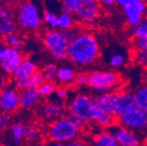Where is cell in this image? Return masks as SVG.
<instances>
[{
	"label": "cell",
	"mask_w": 147,
	"mask_h": 146,
	"mask_svg": "<svg viewBox=\"0 0 147 146\" xmlns=\"http://www.w3.org/2000/svg\"><path fill=\"white\" fill-rule=\"evenodd\" d=\"M24 59L20 49L8 46L5 59L0 63V67L5 74L12 75L23 62Z\"/></svg>",
	"instance_id": "14"
},
{
	"label": "cell",
	"mask_w": 147,
	"mask_h": 146,
	"mask_svg": "<svg viewBox=\"0 0 147 146\" xmlns=\"http://www.w3.org/2000/svg\"><path fill=\"white\" fill-rule=\"evenodd\" d=\"M25 130L26 125L20 122H12L10 127V140L11 142L5 143V146H18L23 138H25Z\"/></svg>",
	"instance_id": "21"
},
{
	"label": "cell",
	"mask_w": 147,
	"mask_h": 146,
	"mask_svg": "<svg viewBox=\"0 0 147 146\" xmlns=\"http://www.w3.org/2000/svg\"><path fill=\"white\" fill-rule=\"evenodd\" d=\"M141 1H143V0H117V5L123 8L124 6L134 5V4L139 3Z\"/></svg>",
	"instance_id": "41"
},
{
	"label": "cell",
	"mask_w": 147,
	"mask_h": 146,
	"mask_svg": "<svg viewBox=\"0 0 147 146\" xmlns=\"http://www.w3.org/2000/svg\"><path fill=\"white\" fill-rule=\"evenodd\" d=\"M112 89H109V88H104V87H95V88H91V93L93 94L94 97L102 96L105 94H108L109 92H112Z\"/></svg>",
	"instance_id": "39"
},
{
	"label": "cell",
	"mask_w": 147,
	"mask_h": 146,
	"mask_svg": "<svg viewBox=\"0 0 147 146\" xmlns=\"http://www.w3.org/2000/svg\"><path fill=\"white\" fill-rule=\"evenodd\" d=\"M67 109L74 115L82 118L85 122H92L96 107L95 97L86 93H79L67 99Z\"/></svg>",
	"instance_id": "6"
},
{
	"label": "cell",
	"mask_w": 147,
	"mask_h": 146,
	"mask_svg": "<svg viewBox=\"0 0 147 146\" xmlns=\"http://www.w3.org/2000/svg\"><path fill=\"white\" fill-rule=\"evenodd\" d=\"M40 137V131L36 127L32 125H26L25 130V138L29 141H36Z\"/></svg>",
	"instance_id": "33"
},
{
	"label": "cell",
	"mask_w": 147,
	"mask_h": 146,
	"mask_svg": "<svg viewBox=\"0 0 147 146\" xmlns=\"http://www.w3.org/2000/svg\"><path fill=\"white\" fill-rule=\"evenodd\" d=\"M91 146H118L117 142L109 129L96 133L91 142Z\"/></svg>",
	"instance_id": "20"
},
{
	"label": "cell",
	"mask_w": 147,
	"mask_h": 146,
	"mask_svg": "<svg viewBox=\"0 0 147 146\" xmlns=\"http://www.w3.org/2000/svg\"><path fill=\"white\" fill-rule=\"evenodd\" d=\"M12 119L10 114L0 113V132L5 131L11 126Z\"/></svg>",
	"instance_id": "34"
},
{
	"label": "cell",
	"mask_w": 147,
	"mask_h": 146,
	"mask_svg": "<svg viewBox=\"0 0 147 146\" xmlns=\"http://www.w3.org/2000/svg\"><path fill=\"white\" fill-rule=\"evenodd\" d=\"M67 110V107L62 102L51 101L41 106L40 114L43 119L53 122L66 116Z\"/></svg>",
	"instance_id": "13"
},
{
	"label": "cell",
	"mask_w": 147,
	"mask_h": 146,
	"mask_svg": "<svg viewBox=\"0 0 147 146\" xmlns=\"http://www.w3.org/2000/svg\"><path fill=\"white\" fill-rule=\"evenodd\" d=\"M133 61L138 65L147 67V50L134 49L132 52Z\"/></svg>",
	"instance_id": "30"
},
{
	"label": "cell",
	"mask_w": 147,
	"mask_h": 146,
	"mask_svg": "<svg viewBox=\"0 0 147 146\" xmlns=\"http://www.w3.org/2000/svg\"><path fill=\"white\" fill-rule=\"evenodd\" d=\"M116 96H117V92H113V91L102 96H96L95 97L96 105L98 108L103 109V110H106L113 114L115 103H116Z\"/></svg>",
	"instance_id": "22"
},
{
	"label": "cell",
	"mask_w": 147,
	"mask_h": 146,
	"mask_svg": "<svg viewBox=\"0 0 147 146\" xmlns=\"http://www.w3.org/2000/svg\"><path fill=\"white\" fill-rule=\"evenodd\" d=\"M17 24L29 32L38 30L42 24V15L35 3L26 0L18 5L15 12Z\"/></svg>",
	"instance_id": "2"
},
{
	"label": "cell",
	"mask_w": 147,
	"mask_h": 146,
	"mask_svg": "<svg viewBox=\"0 0 147 146\" xmlns=\"http://www.w3.org/2000/svg\"><path fill=\"white\" fill-rule=\"evenodd\" d=\"M127 63V56L123 51H114L109 53L107 64L111 68H120Z\"/></svg>",
	"instance_id": "24"
},
{
	"label": "cell",
	"mask_w": 147,
	"mask_h": 146,
	"mask_svg": "<svg viewBox=\"0 0 147 146\" xmlns=\"http://www.w3.org/2000/svg\"><path fill=\"white\" fill-rule=\"evenodd\" d=\"M20 93L13 87H6L0 92V110L11 114L20 108Z\"/></svg>",
	"instance_id": "10"
},
{
	"label": "cell",
	"mask_w": 147,
	"mask_h": 146,
	"mask_svg": "<svg viewBox=\"0 0 147 146\" xmlns=\"http://www.w3.org/2000/svg\"><path fill=\"white\" fill-rule=\"evenodd\" d=\"M100 56V45L96 36L89 32L80 31L70 43L67 59L78 67L93 65Z\"/></svg>",
	"instance_id": "1"
},
{
	"label": "cell",
	"mask_w": 147,
	"mask_h": 146,
	"mask_svg": "<svg viewBox=\"0 0 147 146\" xmlns=\"http://www.w3.org/2000/svg\"><path fill=\"white\" fill-rule=\"evenodd\" d=\"M66 117L67 118V120H68L74 126L76 127L79 131L82 130L83 128H84L86 122H85L82 118H80L79 116H77L76 115H74V114L68 112V113H67Z\"/></svg>",
	"instance_id": "35"
},
{
	"label": "cell",
	"mask_w": 147,
	"mask_h": 146,
	"mask_svg": "<svg viewBox=\"0 0 147 146\" xmlns=\"http://www.w3.org/2000/svg\"><path fill=\"white\" fill-rule=\"evenodd\" d=\"M37 70L35 62L31 59H24L23 62L12 74V79L18 90H26L30 87V77Z\"/></svg>",
	"instance_id": "9"
},
{
	"label": "cell",
	"mask_w": 147,
	"mask_h": 146,
	"mask_svg": "<svg viewBox=\"0 0 147 146\" xmlns=\"http://www.w3.org/2000/svg\"><path fill=\"white\" fill-rule=\"evenodd\" d=\"M29 81H30V87H31L38 88L45 81V78H44V75H43L42 70L37 69L32 75V76L30 77Z\"/></svg>",
	"instance_id": "32"
},
{
	"label": "cell",
	"mask_w": 147,
	"mask_h": 146,
	"mask_svg": "<svg viewBox=\"0 0 147 146\" xmlns=\"http://www.w3.org/2000/svg\"><path fill=\"white\" fill-rule=\"evenodd\" d=\"M77 74L75 67L69 65H62L58 67L55 81L60 86L67 87L75 82Z\"/></svg>",
	"instance_id": "18"
},
{
	"label": "cell",
	"mask_w": 147,
	"mask_h": 146,
	"mask_svg": "<svg viewBox=\"0 0 147 146\" xmlns=\"http://www.w3.org/2000/svg\"><path fill=\"white\" fill-rule=\"evenodd\" d=\"M101 10L99 0H78L73 13L76 19L82 23H93L100 16Z\"/></svg>",
	"instance_id": "8"
},
{
	"label": "cell",
	"mask_w": 147,
	"mask_h": 146,
	"mask_svg": "<svg viewBox=\"0 0 147 146\" xmlns=\"http://www.w3.org/2000/svg\"><path fill=\"white\" fill-rule=\"evenodd\" d=\"M40 96L38 93L37 88L29 87L20 92V108L25 110L33 108L40 102Z\"/></svg>",
	"instance_id": "17"
},
{
	"label": "cell",
	"mask_w": 147,
	"mask_h": 146,
	"mask_svg": "<svg viewBox=\"0 0 147 146\" xmlns=\"http://www.w3.org/2000/svg\"><path fill=\"white\" fill-rule=\"evenodd\" d=\"M46 134L50 141L60 142L66 144L78 138L80 131L64 116L51 122L47 128Z\"/></svg>",
	"instance_id": "4"
},
{
	"label": "cell",
	"mask_w": 147,
	"mask_h": 146,
	"mask_svg": "<svg viewBox=\"0 0 147 146\" xmlns=\"http://www.w3.org/2000/svg\"><path fill=\"white\" fill-rule=\"evenodd\" d=\"M88 86L90 88L104 87L114 89L122 82L121 76L115 71L94 70L88 73Z\"/></svg>",
	"instance_id": "7"
},
{
	"label": "cell",
	"mask_w": 147,
	"mask_h": 146,
	"mask_svg": "<svg viewBox=\"0 0 147 146\" xmlns=\"http://www.w3.org/2000/svg\"><path fill=\"white\" fill-rule=\"evenodd\" d=\"M9 1H16V0H9Z\"/></svg>",
	"instance_id": "47"
},
{
	"label": "cell",
	"mask_w": 147,
	"mask_h": 146,
	"mask_svg": "<svg viewBox=\"0 0 147 146\" xmlns=\"http://www.w3.org/2000/svg\"><path fill=\"white\" fill-rule=\"evenodd\" d=\"M100 3L102 8L109 10L112 9L115 5H117V0H100Z\"/></svg>",
	"instance_id": "42"
},
{
	"label": "cell",
	"mask_w": 147,
	"mask_h": 146,
	"mask_svg": "<svg viewBox=\"0 0 147 146\" xmlns=\"http://www.w3.org/2000/svg\"><path fill=\"white\" fill-rule=\"evenodd\" d=\"M59 17V27L58 29L61 31H67L69 29H72L75 27V16L71 11H68L67 9H63L61 15L58 16Z\"/></svg>",
	"instance_id": "23"
},
{
	"label": "cell",
	"mask_w": 147,
	"mask_h": 146,
	"mask_svg": "<svg viewBox=\"0 0 147 146\" xmlns=\"http://www.w3.org/2000/svg\"><path fill=\"white\" fill-rule=\"evenodd\" d=\"M47 146H66L65 143H60V142H54V141H50L47 144Z\"/></svg>",
	"instance_id": "45"
},
{
	"label": "cell",
	"mask_w": 147,
	"mask_h": 146,
	"mask_svg": "<svg viewBox=\"0 0 147 146\" xmlns=\"http://www.w3.org/2000/svg\"><path fill=\"white\" fill-rule=\"evenodd\" d=\"M1 6H2V5H1V4H0V9H1Z\"/></svg>",
	"instance_id": "48"
},
{
	"label": "cell",
	"mask_w": 147,
	"mask_h": 146,
	"mask_svg": "<svg viewBox=\"0 0 147 146\" xmlns=\"http://www.w3.org/2000/svg\"><path fill=\"white\" fill-rule=\"evenodd\" d=\"M146 138H147V136H146Z\"/></svg>",
	"instance_id": "49"
},
{
	"label": "cell",
	"mask_w": 147,
	"mask_h": 146,
	"mask_svg": "<svg viewBox=\"0 0 147 146\" xmlns=\"http://www.w3.org/2000/svg\"><path fill=\"white\" fill-rule=\"evenodd\" d=\"M16 26L15 13L10 7L2 5L0 9V35L5 37L7 34L14 32Z\"/></svg>",
	"instance_id": "15"
},
{
	"label": "cell",
	"mask_w": 147,
	"mask_h": 146,
	"mask_svg": "<svg viewBox=\"0 0 147 146\" xmlns=\"http://www.w3.org/2000/svg\"><path fill=\"white\" fill-rule=\"evenodd\" d=\"M42 21L49 26L50 30H56L59 27L58 15L53 13L50 11H45L42 13Z\"/></svg>",
	"instance_id": "28"
},
{
	"label": "cell",
	"mask_w": 147,
	"mask_h": 146,
	"mask_svg": "<svg viewBox=\"0 0 147 146\" xmlns=\"http://www.w3.org/2000/svg\"><path fill=\"white\" fill-rule=\"evenodd\" d=\"M6 87H5V81H3V79L2 78H0V92L3 90V89H5Z\"/></svg>",
	"instance_id": "46"
},
{
	"label": "cell",
	"mask_w": 147,
	"mask_h": 146,
	"mask_svg": "<svg viewBox=\"0 0 147 146\" xmlns=\"http://www.w3.org/2000/svg\"><path fill=\"white\" fill-rule=\"evenodd\" d=\"M37 90H38V93L41 98H47L55 94V92H56V86H55L54 82L45 81L37 88Z\"/></svg>",
	"instance_id": "27"
},
{
	"label": "cell",
	"mask_w": 147,
	"mask_h": 146,
	"mask_svg": "<svg viewBox=\"0 0 147 146\" xmlns=\"http://www.w3.org/2000/svg\"><path fill=\"white\" fill-rule=\"evenodd\" d=\"M58 66L55 63H48L44 69L42 70L45 81L53 82L55 81V76H56V73L58 70Z\"/></svg>",
	"instance_id": "29"
},
{
	"label": "cell",
	"mask_w": 147,
	"mask_h": 146,
	"mask_svg": "<svg viewBox=\"0 0 147 146\" xmlns=\"http://www.w3.org/2000/svg\"><path fill=\"white\" fill-rule=\"evenodd\" d=\"M130 35L132 38H147V17L134 27L130 29Z\"/></svg>",
	"instance_id": "26"
},
{
	"label": "cell",
	"mask_w": 147,
	"mask_h": 146,
	"mask_svg": "<svg viewBox=\"0 0 147 146\" xmlns=\"http://www.w3.org/2000/svg\"><path fill=\"white\" fill-rule=\"evenodd\" d=\"M55 95H56L58 100H60V101L67 100L70 96L69 90L67 89V87H63V86H60L58 88H56Z\"/></svg>",
	"instance_id": "36"
},
{
	"label": "cell",
	"mask_w": 147,
	"mask_h": 146,
	"mask_svg": "<svg viewBox=\"0 0 147 146\" xmlns=\"http://www.w3.org/2000/svg\"><path fill=\"white\" fill-rule=\"evenodd\" d=\"M76 86L79 87H84L86 86H88V75L85 74V73H80V74H77L75 82Z\"/></svg>",
	"instance_id": "38"
},
{
	"label": "cell",
	"mask_w": 147,
	"mask_h": 146,
	"mask_svg": "<svg viewBox=\"0 0 147 146\" xmlns=\"http://www.w3.org/2000/svg\"><path fill=\"white\" fill-rule=\"evenodd\" d=\"M133 95L135 99V106L147 113V84L138 87Z\"/></svg>",
	"instance_id": "25"
},
{
	"label": "cell",
	"mask_w": 147,
	"mask_h": 146,
	"mask_svg": "<svg viewBox=\"0 0 147 146\" xmlns=\"http://www.w3.org/2000/svg\"><path fill=\"white\" fill-rule=\"evenodd\" d=\"M7 47H8V46H6V44L5 42L0 41V63H1L5 59L6 51H7Z\"/></svg>",
	"instance_id": "44"
},
{
	"label": "cell",
	"mask_w": 147,
	"mask_h": 146,
	"mask_svg": "<svg viewBox=\"0 0 147 146\" xmlns=\"http://www.w3.org/2000/svg\"><path fill=\"white\" fill-rule=\"evenodd\" d=\"M61 2L63 6V9H67L73 12V10L75 8L76 3L78 2V0H61Z\"/></svg>",
	"instance_id": "40"
},
{
	"label": "cell",
	"mask_w": 147,
	"mask_h": 146,
	"mask_svg": "<svg viewBox=\"0 0 147 146\" xmlns=\"http://www.w3.org/2000/svg\"><path fill=\"white\" fill-rule=\"evenodd\" d=\"M135 106L134 95L131 91L123 90L120 92H117L116 103L114 108L113 115L117 117L128 109Z\"/></svg>",
	"instance_id": "16"
},
{
	"label": "cell",
	"mask_w": 147,
	"mask_h": 146,
	"mask_svg": "<svg viewBox=\"0 0 147 146\" xmlns=\"http://www.w3.org/2000/svg\"><path fill=\"white\" fill-rule=\"evenodd\" d=\"M4 40H5V43L6 44V46H10V47L20 49L23 46L21 39L18 37L15 32L7 34L6 36L4 37Z\"/></svg>",
	"instance_id": "31"
},
{
	"label": "cell",
	"mask_w": 147,
	"mask_h": 146,
	"mask_svg": "<svg viewBox=\"0 0 147 146\" xmlns=\"http://www.w3.org/2000/svg\"><path fill=\"white\" fill-rule=\"evenodd\" d=\"M132 46L134 49L147 50V38H132Z\"/></svg>",
	"instance_id": "37"
},
{
	"label": "cell",
	"mask_w": 147,
	"mask_h": 146,
	"mask_svg": "<svg viewBox=\"0 0 147 146\" xmlns=\"http://www.w3.org/2000/svg\"><path fill=\"white\" fill-rule=\"evenodd\" d=\"M66 146H88V145L85 141L79 139V138H76L75 140H73V141L66 143Z\"/></svg>",
	"instance_id": "43"
},
{
	"label": "cell",
	"mask_w": 147,
	"mask_h": 146,
	"mask_svg": "<svg viewBox=\"0 0 147 146\" xmlns=\"http://www.w3.org/2000/svg\"><path fill=\"white\" fill-rule=\"evenodd\" d=\"M43 44L48 52L58 61L67 59L69 40L66 38L63 31L59 29L48 30L43 34Z\"/></svg>",
	"instance_id": "5"
},
{
	"label": "cell",
	"mask_w": 147,
	"mask_h": 146,
	"mask_svg": "<svg viewBox=\"0 0 147 146\" xmlns=\"http://www.w3.org/2000/svg\"><path fill=\"white\" fill-rule=\"evenodd\" d=\"M117 117L110 112L98 108L97 106L95 108V111L93 114V120L92 122L96 123L98 127L102 128L104 130L109 129L114 124H116Z\"/></svg>",
	"instance_id": "19"
},
{
	"label": "cell",
	"mask_w": 147,
	"mask_h": 146,
	"mask_svg": "<svg viewBox=\"0 0 147 146\" xmlns=\"http://www.w3.org/2000/svg\"><path fill=\"white\" fill-rule=\"evenodd\" d=\"M146 11L147 3L145 2V0H143V1L134 5L123 7V12L127 25L131 28L138 25L144 17Z\"/></svg>",
	"instance_id": "12"
},
{
	"label": "cell",
	"mask_w": 147,
	"mask_h": 146,
	"mask_svg": "<svg viewBox=\"0 0 147 146\" xmlns=\"http://www.w3.org/2000/svg\"><path fill=\"white\" fill-rule=\"evenodd\" d=\"M114 135L118 146H141L142 138L136 133L129 131L119 124H114L109 129Z\"/></svg>",
	"instance_id": "11"
},
{
	"label": "cell",
	"mask_w": 147,
	"mask_h": 146,
	"mask_svg": "<svg viewBox=\"0 0 147 146\" xmlns=\"http://www.w3.org/2000/svg\"><path fill=\"white\" fill-rule=\"evenodd\" d=\"M117 124L139 136L142 139L147 136V113L134 106L117 117Z\"/></svg>",
	"instance_id": "3"
}]
</instances>
